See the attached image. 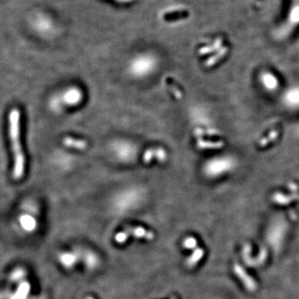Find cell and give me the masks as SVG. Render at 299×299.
I'll list each match as a JSON object with an SVG mask.
<instances>
[{"label": "cell", "mask_w": 299, "mask_h": 299, "mask_svg": "<svg viewBox=\"0 0 299 299\" xmlns=\"http://www.w3.org/2000/svg\"><path fill=\"white\" fill-rule=\"evenodd\" d=\"M20 112L17 108L12 109L9 116V131L14 160L13 176L15 180L22 178L25 170V157L20 141Z\"/></svg>", "instance_id": "cell-1"}, {"label": "cell", "mask_w": 299, "mask_h": 299, "mask_svg": "<svg viewBox=\"0 0 299 299\" xmlns=\"http://www.w3.org/2000/svg\"><path fill=\"white\" fill-rule=\"evenodd\" d=\"M299 27V0H288L285 16L281 26L277 30L279 39H285Z\"/></svg>", "instance_id": "cell-2"}, {"label": "cell", "mask_w": 299, "mask_h": 299, "mask_svg": "<svg viewBox=\"0 0 299 299\" xmlns=\"http://www.w3.org/2000/svg\"><path fill=\"white\" fill-rule=\"evenodd\" d=\"M236 167V161L229 156L212 158L204 164L203 172L209 178H217L231 172Z\"/></svg>", "instance_id": "cell-3"}, {"label": "cell", "mask_w": 299, "mask_h": 299, "mask_svg": "<svg viewBox=\"0 0 299 299\" xmlns=\"http://www.w3.org/2000/svg\"><path fill=\"white\" fill-rule=\"evenodd\" d=\"M57 262L66 271H72L81 262L80 249L61 250L56 256Z\"/></svg>", "instance_id": "cell-4"}, {"label": "cell", "mask_w": 299, "mask_h": 299, "mask_svg": "<svg viewBox=\"0 0 299 299\" xmlns=\"http://www.w3.org/2000/svg\"><path fill=\"white\" fill-rule=\"evenodd\" d=\"M81 262L84 265L86 270L94 272L101 266L100 255L91 249H80Z\"/></svg>", "instance_id": "cell-5"}, {"label": "cell", "mask_w": 299, "mask_h": 299, "mask_svg": "<svg viewBox=\"0 0 299 299\" xmlns=\"http://www.w3.org/2000/svg\"><path fill=\"white\" fill-rule=\"evenodd\" d=\"M19 228L25 234H34L39 228V222L36 218L28 214H23L18 217Z\"/></svg>", "instance_id": "cell-6"}, {"label": "cell", "mask_w": 299, "mask_h": 299, "mask_svg": "<svg viewBox=\"0 0 299 299\" xmlns=\"http://www.w3.org/2000/svg\"><path fill=\"white\" fill-rule=\"evenodd\" d=\"M130 236L137 240H143V241H153L154 236L153 231L150 230L146 227L142 225H137V226L128 227L126 228Z\"/></svg>", "instance_id": "cell-7"}, {"label": "cell", "mask_w": 299, "mask_h": 299, "mask_svg": "<svg viewBox=\"0 0 299 299\" xmlns=\"http://www.w3.org/2000/svg\"><path fill=\"white\" fill-rule=\"evenodd\" d=\"M32 23L35 29L38 30L39 32H48L53 28V22L51 18L41 13L36 14L34 17Z\"/></svg>", "instance_id": "cell-8"}, {"label": "cell", "mask_w": 299, "mask_h": 299, "mask_svg": "<svg viewBox=\"0 0 299 299\" xmlns=\"http://www.w3.org/2000/svg\"><path fill=\"white\" fill-rule=\"evenodd\" d=\"M32 291V284L28 280H24L17 284L16 288L9 295L8 299H28Z\"/></svg>", "instance_id": "cell-9"}, {"label": "cell", "mask_w": 299, "mask_h": 299, "mask_svg": "<svg viewBox=\"0 0 299 299\" xmlns=\"http://www.w3.org/2000/svg\"><path fill=\"white\" fill-rule=\"evenodd\" d=\"M260 82L263 88L269 91H274L279 86V79L274 73L263 72L260 75Z\"/></svg>", "instance_id": "cell-10"}, {"label": "cell", "mask_w": 299, "mask_h": 299, "mask_svg": "<svg viewBox=\"0 0 299 299\" xmlns=\"http://www.w3.org/2000/svg\"><path fill=\"white\" fill-rule=\"evenodd\" d=\"M283 102L288 108L292 109L299 108V87H292L285 92L283 96Z\"/></svg>", "instance_id": "cell-11"}, {"label": "cell", "mask_w": 299, "mask_h": 299, "mask_svg": "<svg viewBox=\"0 0 299 299\" xmlns=\"http://www.w3.org/2000/svg\"><path fill=\"white\" fill-rule=\"evenodd\" d=\"M27 273L25 268L22 266H17L10 271L9 274V282L12 283L18 284L21 282L27 279Z\"/></svg>", "instance_id": "cell-12"}, {"label": "cell", "mask_w": 299, "mask_h": 299, "mask_svg": "<svg viewBox=\"0 0 299 299\" xmlns=\"http://www.w3.org/2000/svg\"><path fill=\"white\" fill-rule=\"evenodd\" d=\"M62 143L64 146H68L69 148H74L77 150H85L87 147V142L84 140L76 139L70 137H65L62 141Z\"/></svg>", "instance_id": "cell-13"}, {"label": "cell", "mask_w": 299, "mask_h": 299, "mask_svg": "<svg viewBox=\"0 0 299 299\" xmlns=\"http://www.w3.org/2000/svg\"><path fill=\"white\" fill-rule=\"evenodd\" d=\"M154 157H157L158 160H162L165 159L167 155L162 149H151L145 154L144 161L149 163Z\"/></svg>", "instance_id": "cell-14"}, {"label": "cell", "mask_w": 299, "mask_h": 299, "mask_svg": "<svg viewBox=\"0 0 299 299\" xmlns=\"http://www.w3.org/2000/svg\"><path fill=\"white\" fill-rule=\"evenodd\" d=\"M130 237V234L128 233L126 229H124V230L119 231L115 235L114 241L118 245H126V243L129 241Z\"/></svg>", "instance_id": "cell-15"}, {"label": "cell", "mask_w": 299, "mask_h": 299, "mask_svg": "<svg viewBox=\"0 0 299 299\" xmlns=\"http://www.w3.org/2000/svg\"><path fill=\"white\" fill-rule=\"evenodd\" d=\"M195 245H196V240L193 237L186 238L183 242V247L187 249H194Z\"/></svg>", "instance_id": "cell-16"}, {"label": "cell", "mask_w": 299, "mask_h": 299, "mask_svg": "<svg viewBox=\"0 0 299 299\" xmlns=\"http://www.w3.org/2000/svg\"><path fill=\"white\" fill-rule=\"evenodd\" d=\"M116 1L119 3H128L132 1V0H116Z\"/></svg>", "instance_id": "cell-17"}, {"label": "cell", "mask_w": 299, "mask_h": 299, "mask_svg": "<svg viewBox=\"0 0 299 299\" xmlns=\"http://www.w3.org/2000/svg\"><path fill=\"white\" fill-rule=\"evenodd\" d=\"M253 1H254V4H258V5H260L263 0H253Z\"/></svg>", "instance_id": "cell-18"}]
</instances>
